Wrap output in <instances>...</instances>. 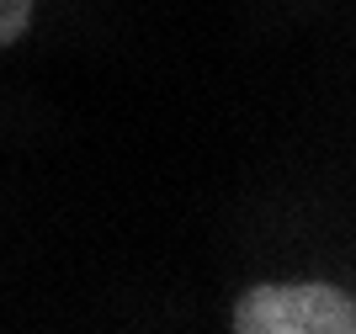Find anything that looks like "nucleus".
<instances>
[{"instance_id":"nucleus-2","label":"nucleus","mask_w":356,"mask_h":334,"mask_svg":"<svg viewBox=\"0 0 356 334\" xmlns=\"http://www.w3.org/2000/svg\"><path fill=\"white\" fill-rule=\"evenodd\" d=\"M32 27V0H0V48H11Z\"/></svg>"},{"instance_id":"nucleus-1","label":"nucleus","mask_w":356,"mask_h":334,"mask_svg":"<svg viewBox=\"0 0 356 334\" xmlns=\"http://www.w3.org/2000/svg\"><path fill=\"white\" fill-rule=\"evenodd\" d=\"M234 334H356V297L330 281H271L234 303Z\"/></svg>"}]
</instances>
